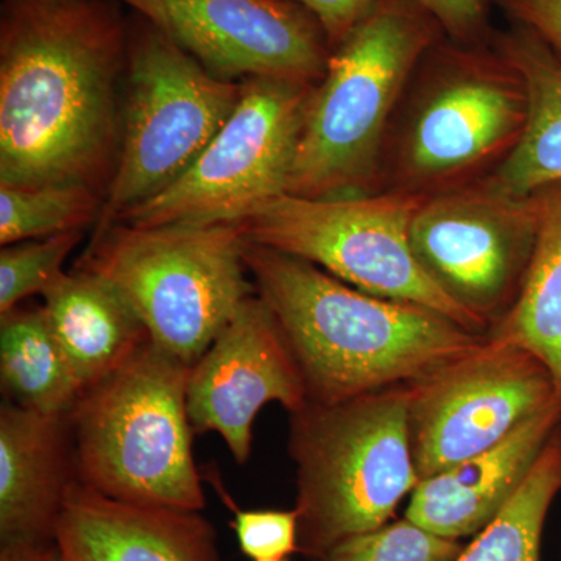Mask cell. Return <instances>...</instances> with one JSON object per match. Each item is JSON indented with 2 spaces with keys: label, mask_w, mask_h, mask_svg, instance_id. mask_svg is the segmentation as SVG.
Here are the masks:
<instances>
[{
  "label": "cell",
  "mask_w": 561,
  "mask_h": 561,
  "mask_svg": "<svg viewBox=\"0 0 561 561\" xmlns=\"http://www.w3.org/2000/svg\"><path fill=\"white\" fill-rule=\"evenodd\" d=\"M305 408L308 391L289 342L257 291L241 302L191 367L186 404L194 434L217 432L238 465L253 446V424L265 404Z\"/></svg>",
  "instance_id": "obj_14"
},
{
  "label": "cell",
  "mask_w": 561,
  "mask_h": 561,
  "mask_svg": "<svg viewBox=\"0 0 561 561\" xmlns=\"http://www.w3.org/2000/svg\"><path fill=\"white\" fill-rule=\"evenodd\" d=\"M491 46L522 77L526 125L490 180L516 197H529L561 181V61L534 32L513 24L493 33Z\"/></svg>",
  "instance_id": "obj_19"
},
{
  "label": "cell",
  "mask_w": 561,
  "mask_h": 561,
  "mask_svg": "<svg viewBox=\"0 0 561 561\" xmlns=\"http://www.w3.org/2000/svg\"><path fill=\"white\" fill-rule=\"evenodd\" d=\"M513 24L534 32L561 61V0H489Z\"/></svg>",
  "instance_id": "obj_28"
},
{
  "label": "cell",
  "mask_w": 561,
  "mask_h": 561,
  "mask_svg": "<svg viewBox=\"0 0 561 561\" xmlns=\"http://www.w3.org/2000/svg\"><path fill=\"white\" fill-rule=\"evenodd\" d=\"M311 11L319 20L324 35L330 41L331 49H335L370 11L375 0H291Z\"/></svg>",
  "instance_id": "obj_29"
},
{
  "label": "cell",
  "mask_w": 561,
  "mask_h": 561,
  "mask_svg": "<svg viewBox=\"0 0 561 561\" xmlns=\"http://www.w3.org/2000/svg\"><path fill=\"white\" fill-rule=\"evenodd\" d=\"M424 197L398 190L346 198L280 194L236 225L247 241L312 262L368 294L424 306L486 335L489 327L451 300L413 254L411 224Z\"/></svg>",
  "instance_id": "obj_7"
},
{
  "label": "cell",
  "mask_w": 561,
  "mask_h": 561,
  "mask_svg": "<svg viewBox=\"0 0 561 561\" xmlns=\"http://www.w3.org/2000/svg\"><path fill=\"white\" fill-rule=\"evenodd\" d=\"M537 238L522 290L486 337L530 351L551 371L561 404V181L535 192Z\"/></svg>",
  "instance_id": "obj_20"
},
{
  "label": "cell",
  "mask_w": 561,
  "mask_h": 561,
  "mask_svg": "<svg viewBox=\"0 0 561 561\" xmlns=\"http://www.w3.org/2000/svg\"><path fill=\"white\" fill-rule=\"evenodd\" d=\"M445 36L442 25L412 0H375L332 49L327 72L316 84L287 194H375L391 111L424 55Z\"/></svg>",
  "instance_id": "obj_3"
},
{
  "label": "cell",
  "mask_w": 561,
  "mask_h": 561,
  "mask_svg": "<svg viewBox=\"0 0 561 561\" xmlns=\"http://www.w3.org/2000/svg\"><path fill=\"white\" fill-rule=\"evenodd\" d=\"M408 386L290 413L298 553L320 560L337 542L386 526L419 485Z\"/></svg>",
  "instance_id": "obj_4"
},
{
  "label": "cell",
  "mask_w": 561,
  "mask_h": 561,
  "mask_svg": "<svg viewBox=\"0 0 561 561\" xmlns=\"http://www.w3.org/2000/svg\"><path fill=\"white\" fill-rule=\"evenodd\" d=\"M560 427L557 402L493 448L421 479L404 518L448 540L474 537L507 507Z\"/></svg>",
  "instance_id": "obj_17"
},
{
  "label": "cell",
  "mask_w": 561,
  "mask_h": 561,
  "mask_svg": "<svg viewBox=\"0 0 561 561\" xmlns=\"http://www.w3.org/2000/svg\"><path fill=\"white\" fill-rule=\"evenodd\" d=\"M190 365L144 343L70 413L81 485L113 500L202 512L187 415Z\"/></svg>",
  "instance_id": "obj_5"
},
{
  "label": "cell",
  "mask_w": 561,
  "mask_h": 561,
  "mask_svg": "<svg viewBox=\"0 0 561 561\" xmlns=\"http://www.w3.org/2000/svg\"><path fill=\"white\" fill-rule=\"evenodd\" d=\"M463 548L402 518L337 542L319 561H456Z\"/></svg>",
  "instance_id": "obj_25"
},
{
  "label": "cell",
  "mask_w": 561,
  "mask_h": 561,
  "mask_svg": "<svg viewBox=\"0 0 561 561\" xmlns=\"http://www.w3.org/2000/svg\"><path fill=\"white\" fill-rule=\"evenodd\" d=\"M198 160L168 190L127 210L131 227L238 224L287 194L306 110L317 83L250 77Z\"/></svg>",
  "instance_id": "obj_10"
},
{
  "label": "cell",
  "mask_w": 561,
  "mask_h": 561,
  "mask_svg": "<svg viewBox=\"0 0 561 561\" xmlns=\"http://www.w3.org/2000/svg\"><path fill=\"white\" fill-rule=\"evenodd\" d=\"M225 81L319 83L331 57L319 20L291 0H119Z\"/></svg>",
  "instance_id": "obj_13"
},
{
  "label": "cell",
  "mask_w": 561,
  "mask_h": 561,
  "mask_svg": "<svg viewBox=\"0 0 561 561\" xmlns=\"http://www.w3.org/2000/svg\"><path fill=\"white\" fill-rule=\"evenodd\" d=\"M128 58L106 0H5L0 186L84 184L106 195L119 157Z\"/></svg>",
  "instance_id": "obj_1"
},
{
  "label": "cell",
  "mask_w": 561,
  "mask_h": 561,
  "mask_svg": "<svg viewBox=\"0 0 561 561\" xmlns=\"http://www.w3.org/2000/svg\"><path fill=\"white\" fill-rule=\"evenodd\" d=\"M79 482L70 415L0 405V545H51Z\"/></svg>",
  "instance_id": "obj_16"
},
{
  "label": "cell",
  "mask_w": 561,
  "mask_h": 561,
  "mask_svg": "<svg viewBox=\"0 0 561 561\" xmlns=\"http://www.w3.org/2000/svg\"><path fill=\"white\" fill-rule=\"evenodd\" d=\"M102 195L84 184L0 186V245L83 231L101 219Z\"/></svg>",
  "instance_id": "obj_23"
},
{
  "label": "cell",
  "mask_w": 561,
  "mask_h": 561,
  "mask_svg": "<svg viewBox=\"0 0 561 561\" xmlns=\"http://www.w3.org/2000/svg\"><path fill=\"white\" fill-rule=\"evenodd\" d=\"M560 491L561 427L507 507L474 535L456 561H541L542 530Z\"/></svg>",
  "instance_id": "obj_22"
},
{
  "label": "cell",
  "mask_w": 561,
  "mask_h": 561,
  "mask_svg": "<svg viewBox=\"0 0 561 561\" xmlns=\"http://www.w3.org/2000/svg\"><path fill=\"white\" fill-rule=\"evenodd\" d=\"M442 25L454 43L490 44L489 0H412Z\"/></svg>",
  "instance_id": "obj_27"
},
{
  "label": "cell",
  "mask_w": 561,
  "mask_h": 561,
  "mask_svg": "<svg viewBox=\"0 0 561 561\" xmlns=\"http://www.w3.org/2000/svg\"><path fill=\"white\" fill-rule=\"evenodd\" d=\"M208 481L234 513L231 526L243 556L253 561L287 560L298 548V515L294 511H242L225 490L219 472L208 471Z\"/></svg>",
  "instance_id": "obj_26"
},
{
  "label": "cell",
  "mask_w": 561,
  "mask_h": 561,
  "mask_svg": "<svg viewBox=\"0 0 561 561\" xmlns=\"http://www.w3.org/2000/svg\"><path fill=\"white\" fill-rule=\"evenodd\" d=\"M0 561H65L57 542L51 545H0Z\"/></svg>",
  "instance_id": "obj_30"
},
{
  "label": "cell",
  "mask_w": 561,
  "mask_h": 561,
  "mask_svg": "<svg viewBox=\"0 0 561 561\" xmlns=\"http://www.w3.org/2000/svg\"><path fill=\"white\" fill-rule=\"evenodd\" d=\"M154 25L128 47L119 157L98 231L168 190L198 160L241 99Z\"/></svg>",
  "instance_id": "obj_8"
},
{
  "label": "cell",
  "mask_w": 561,
  "mask_h": 561,
  "mask_svg": "<svg viewBox=\"0 0 561 561\" xmlns=\"http://www.w3.org/2000/svg\"><path fill=\"white\" fill-rule=\"evenodd\" d=\"M41 297L83 391L108 378L150 341L125 295L99 273L83 267L65 272Z\"/></svg>",
  "instance_id": "obj_18"
},
{
  "label": "cell",
  "mask_w": 561,
  "mask_h": 561,
  "mask_svg": "<svg viewBox=\"0 0 561 561\" xmlns=\"http://www.w3.org/2000/svg\"><path fill=\"white\" fill-rule=\"evenodd\" d=\"M0 381L3 400L44 415H70L83 390L44 306L0 316Z\"/></svg>",
  "instance_id": "obj_21"
},
{
  "label": "cell",
  "mask_w": 561,
  "mask_h": 561,
  "mask_svg": "<svg viewBox=\"0 0 561 561\" xmlns=\"http://www.w3.org/2000/svg\"><path fill=\"white\" fill-rule=\"evenodd\" d=\"M243 261L289 342L308 402L408 386L486 341L440 312L368 294L247 239Z\"/></svg>",
  "instance_id": "obj_2"
},
{
  "label": "cell",
  "mask_w": 561,
  "mask_h": 561,
  "mask_svg": "<svg viewBox=\"0 0 561 561\" xmlns=\"http://www.w3.org/2000/svg\"><path fill=\"white\" fill-rule=\"evenodd\" d=\"M243 243L236 224H114L95 234L77 267L111 280L150 341L192 367L256 291Z\"/></svg>",
  "instance_id": "obj_6"
},
{
  "label": "cell",
  "mask_w": 561,
  "mask_h": 561,
  "mask_svg": "<svg viewBox=\"0 0 561 561\" xmlns=\"http://www.w3.org/2000/svg\"><path fill=\"white\" fill-rule=\"evenodd\" d=\"M83 231L11 243L0 250V316L13 311L32 295H43L65 271L66 260Z\"/></svg>",
  "instance_id": "obj_24"
},
{
  "label": "cell",
  "mask_w": 561,
  "mask_h": 561,
  "mask_svg": "<svg viewBox=\"0 0 561 561\" xmlns=\"http://www.w3.org/2000/svg\"><path fill=\"white\" fill-rule=\"evenodd\" d=\"M423 83L397 157L398 191L431 195L504 154L524 130L522 77L490 44L443 38L423 61Z\"/></svg>",
  "instance_id": "obj_9"
},
{
  "label": "cell",
  "mask_w": 561,
  "mask_h": 561,
  "mask_svg": "<svg viewBox=\"0 0 561 561\" xmlns=\"http://www.w3.org/2000/svg\"><path fill=\"white\" fill-rule=\"evenodd\" d=\"M426 275L465 311L491 327L522 290L537 238V201L490 179L426 195L411 224Z\"/></svg>",
  "instance_id": "obj_11"
},
{
  "label": "cell",
  "mask_w": 561,
  "mask_h": 561,
  "mask_svg": "<svg viewBox=\"0 0 561 561\" xmlns=\"http://www.w3.org/2000/svg\"><path fill=\"white\" fill-rule=\"evenodd\" d=\"M280 561H289V559H287V560H280Z\"/></svg>",
  "instance_id": "obj_31"
},
{
  "label": "cell",
  "mask_w": 561,
  "mask_h": 561,
  "mask_svg": "<svg viewBox=\"0 0 561 561\" xmlns=\"http://www.w3.org/2000/svg\"><path fill=\"white\" fill-rule=\"evenodd\" d=\"M408 389L409 431L420 479L493 448L560 402L551 371L538 357L489 337Z\"/></svg>",
  "instance_id": "obj_12"
},
{
  "label": "cell",
  "mask_w": 561,
  "mask_h": 561,
  "mask_svg": "<svg viewBox=\"0 0 561 561\" xmlns=\"http://www.w3.org/2000/svg\"><path fill=\"white\" fill-rule=\"evenodd\" d=\"M65 561H221L202 512L113 500L73 483L55 530Z\"/></svg>",
  "instance_id": "obj_15"
}]
</instances>
